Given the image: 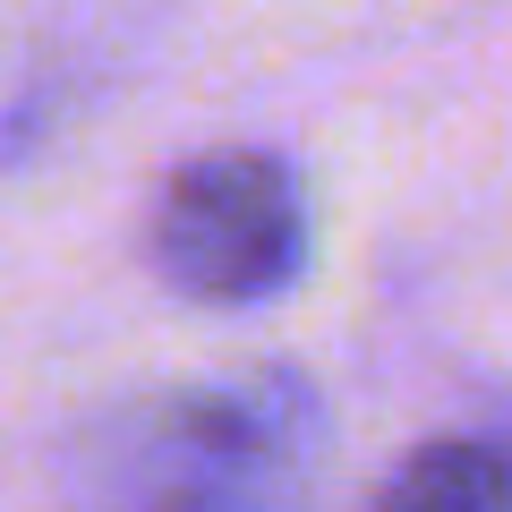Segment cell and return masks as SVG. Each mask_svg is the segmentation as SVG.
I'll use <instances>...</instances> for the list:
<instances>
[{
	"instance_id": "obj_1",
	"label": "cell",
	"mask_w": 512,
	"mask_h": 512,
	"mask_svg": "<svg viewBox=\"0 0 512 512\" xmlns=\"http://www.w3.org/2000/svg\"><path fill=\"white\" fill-rule=\"evenodd\" d=\"M325 453V402L291 367L180 384L86 419L69 444L77 512H291Z\"/></svg>"
},
{
	"instance_id": "obj_2",
	"label": "cell",
	"mask_w": 512,
	"mask_h": 512,
	"mask_svg": "<svg viewBox=\"0 0 512 512\" xmlns=\"http://www.w3.org/2000/svg\"><path fill=\"white\" fill-rule=\"evenodd\" d=\"M146 265L197 308H256L308 265V197L299 171L265 146L188 154L146 214Z\"/></svg>"
},
{
	"instance_id": "obj_3",
	"label": "cell",
	"mask_w": 512,
	"mask_h": 512,
	"mask_svg": "<svg viewBox=\"0 0 512 512\" xmlns=\"http://www.w3.org/2000/svg\"><path fill=\"white\" fill-rule=\"evenodd\" d=\"M367 512H512V453L487 436H436L393 461Z\"/></svg>"
}]
</instances>
